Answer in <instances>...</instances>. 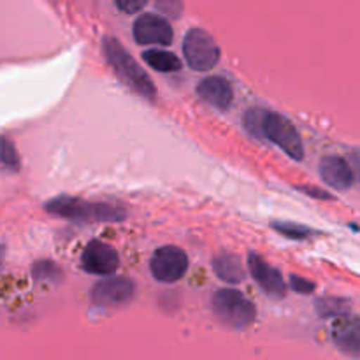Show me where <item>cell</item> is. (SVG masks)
<instances>
[{
	"mask_svg": "<svg viewBox=\"0 0 360 360\" xmlns=\"http://www.w3.org/2000/svg\"><path fill=\"white\" fill-rule=\"evenodd\" d=\"M213 311L217 319L236 330L248 329L257 316L255 304L236 288H224L213 295Z\"/></svg>",
	"mask_w": 360,
	"mask_h": 360,
	"instance_id": "cell-3",
	"label": "cell"
},
{
	"mask_svg": "<svg viewBox=\"0 0 360 360\" xmlns=\"http://www.w3.org/2000/svg\"><path fill=\"white\" fill-rule=\"evenodd\" d=\"M32 273H34L35 280H41V281L62 280V269H60L55 262H51V260H41V262H35Z\"/></svg>",
	"mask_w": 360,
	"mask_h": 360,
	"instance_id": "cell-19",
	"label": "cell"
},
{
	"mask_svg": "<svg viewBox=\"0 0 360 360\" xmlns=\"http://www.w3.org/2000/svg\"><path fill=\"white\" fill-rule=\"evenodd\" d=\"M333 341L345 354L360 355V319H348V315L336 319Z\"/></svg>",
	"mask_w": 360,
	"mask_h": 360,
	"instance_id": "cell-12",
	"label": "cell"
},
{
	"mask_svg": "<svg viewBox=\"0 0 360 360\" xmlns=\"http://www.w3.org/2000/svg\"><path fill=\"white\" fill-rule=\"evenodd\" d=\"M290 287L297 294H313V290H315V283L313 281L304 280V278L297 276V274L290 276Z\"/></svg>",
	"mask_w": 360,
	"mask_h": 360,
	"instance_id": "cell-21",
	"label": "cell"
},
{
	"mask_svg": "<svg viewBox=\"0 0 360 360\" xmlns=\"http://www.w3.org/2000/svg\"><path fill=\"white\" fill-rule=\"evenodd\" d=\"M115 2L122 11H125V13L129 14H134V13H139L141 9H144L148 0H115Z\"/></svg>",
	"mask_w": 360,
	"mask_h": 360,
	"instance_id": "cell-22",
	"label": "cell"
},
{
	"mask_svg": "<svg viewBox=\"0 0 360 360\" xmlns=\"http://www.w3.org/2000/svg\"><path fill=\"white\" fill-rule=\"evenodd\" d=\"M0 167L9 172L20 171V155L6 136H0Z\"/></svg>",
	"mask_w": 360,
	"mask_h": 360,
	"instance_id": "cell-17",
	"label": "cell"
},
{
	"mask_svg": "<svg viewBox=\"0 0 360 360\" xmlns=\"http://www.w3.org/2000/svg\"><path fill=\"white\" fill-rule=\"evenodd\" d=\"M262 137L280 146L294 160L301 162L304 158V144H302L301 136H299L297 129L292 125V122H288L285 116L278 115V112L264 111Z\"/></svg>",
	"mask_w": 360,
	"mask_h": 360,
	"instance_id": "cell-4",
	"label": "cell"
},
{
	"mask_svg": "<svg viewBox=\"0 0 360 360\" xmlns=\"http://www.w3.org/2000/svg\"><path fill=\"white\" fill-rule=\"evenodd\" d=\"M150 269L162 283H174L185 276L188 269V257L176 246H162L151 257Z\"/></svg>",
	"mask_w": 360,
	"mask_h": 360,
	"instance_id": "cell-6",
	"label": "cell"
},
{
	"mask_svg": "<svg viewBox=\"0 0 360 360\" xmlns=\"http://www.w3.org/2000/svg\"><path fill=\"white\" fill-rule=\"evenodd\" d=\"M157 9L169 18H179L183 11L181 0H157Z\"/></svg>",
	"mask_w": 360,
	"mask_h": 360,
	"instance_id": "cell-20",
	"label": "cell"
},
{
	"mask_svg": "<svg viewBox=\"0 0 360 360\" xmlns=\"http://www.w3.org/2000/svg\"><path fill=\"white\" fill-rule=\"evenodd\" d=\"M143 60L158 72H178L183 67L181 60L174 53L164 49H148L143 53Z\"/></svg>",
	"mask_w": 360,
	"mask_h": 360,
	"instance_id": "cell-15",
	"label": "cell"
},
{
	"mask_svg": "<svg viewBox=\"0 0 360 360\" xmlns=\"http://www.w3.org/2000/svg\"><path fill=\"white\" fill-rule=\"evenodd\" d=\"M248 267L252 273L253 280L257 281L264 294L269 295L271 299H283L287 294V287H285L283 276L280 271L274 269L273 266L266 262L260 255L257 253H248Z\"/></svg>",
	"mask_w": 360,
	"mask_h": 360,
	"instance_id": "cell-10",
	"label": "cell"
},
{
	"mask_svg": "<svg viewBox=\"0 0 360 360\" xmlns=\"http://www.w3.org/2000/svg\"><path fill=\"white\" fill-rule=\"evenodd\" d=\"M271 227H273L278 234L290 239H306L309 238V236H313L311 229L304 227V225L292 224V221H273Z\"/></svg>",
	"mask_w": 360,
	"mask_h": 360,
	"instance_id": "cell-18",
	"label": "cell"
},
{
	"mask_svg": "<svg viewBox=\"0 0 360 360\" xmlns=\"http://www.w3.org/2000/svg\"><path fill=\"white\" fill-rule=\"evenodd\" d=\"M354 167H355V174H357V178L360 181V151L354 153Z\"/></svg>",
	"mask_w": 360,
	"mask_h": 360,
	"instance_id": "cell-24",
	"label": "cell"
},
{
	"mask_svg": "<svg viewBox=\"0 0 360 360\" xmlns=\"http://www.w3.org/2000/svg\"><path fill=\"white\" fill-rule=\"evenodd\" d=\"M197 94L202 101L210 102L218 109H227L232 104V98H234L231 83L220 76H213L200 81L199 86H197Z\"/></svg>",
	"mask_w": 360,
	"mask_h": 360,
	"instance_id": "cell-13",
	"label": "cell"
},
{
	"mask_svg": "<svg viewBox=\"0 0 360 360\" xmlns=\"http://www.w3.org/2000/svg\"><path fill=\"white\" fill-rule=\"evenodd\" d=\"M183 53L193 70L206 72L213 69L220 60V48L214 42V39L206 30L193 28L185 35L183 41Z\"/></svg>",
	"mask_w": 360,
	"mask_h": 360,
	"instance_id": "cell-5",
	"label": "cell"
},
{
	"mask_svg": "<svg viewBox=\"0 0 360 360\" xmlns=\"http://www.w3.org/2000/svg\"><path fill=\"white\" fill-rule=\"evenodd\" d=\"M46 211L56 217L81 221H123L125 207L108 202H88L76 197H55L46 202Z\"/></svg>",
	"mask_w": 360,
	"mask_h": 360,
	"instance_id": "cell-1",
	"label": "cell"
},
{
	"mask_svg": "<svg viewBox=\"0 0 360 360\" xmlns=\"http://www.w3.org/2000/svg\"><path fill=\"white\" fill-rule=\"evenodd\" d=\"M104 53L108 62L111 63L115 72L120 76V79L125 81L136 94L143 95L150 101L155 98L157 88H155L153 81L150 79L143 67L137 65L136 60L129 55V51L116 39L104 37Z\"/></svg>",
	"mask_w": 360,
	"mask_h": 360,
	"instance_id": "cell-2",
	"label": "cell"
},
{
	"mask_svg": "<svg viewBox=\"0 0 360 360\" xmlns=\"http://www.w3.org/2000/svg\"><path fill=\"white\" fill-rule=\"evenodd\" d=\"M136 295L130 278H104L91 288V301L98 308H118L129 304Z\"/></svg>",
	"mask_w": 360,
	"mask_h": 360,
	"instance_id": "cell-7",
	"label": "cell"
},
{
	"mask_svg": "<svg viewBox=\"0 0 360 360\" xmlns=\"http://www.w3.org/2000/svg\"><path fill=\"white\" fill-rule=\"evenodd\" d=\"M316 313L322 319H340L350 315V302L340 297H323L316 301Z\"/></svg>",
	"mask_w": 360,
	"mask_h": 360,
	"instance_id": "cell-16",
	"label": "cell"
},
{
	"mask_svg": "<svg viewBox=\"0 0 360 360\" xmlns=\"http://www.w3.org/2000/svg\"><path fill=\"white\" fill-rule=\"evenodd\" d=\"M213 269L220 280L232 285L241 283L246 278L245 267H243L241 260L236 255H232V253H221V255L214 257Z\"/></svg>",
	"mask_w": 360,
	"mask_h": 360,
	"instance_id": "cell-14",
	"label": "cell"
},
{
	"mask_svg": "<svg viewBox=\"0 0 360 360\" xmlns=\"http://www.w3.org/2000/svg\"><path fill=\"white\" fill-rule=\"evenodd\" d=\"M83 269L97 276H109L120 266V257L112 246L101 241H91L81 257Z\"/></svg>",
	"mask_w": 360,
	"mask_h": 360,
	"instance_id": "cell-9",
	"label": "cell"
},
{
	"mask_svg": "<svg viewBox=\"0 0 360 360\" xmlns=\"http://www.w3.org/2000/svg\"><path fill=\"white\" fill-rule=\"evenodd\" d=\"M320 176L334 190H348L354 185L355 179L352 165L345 158L338 157V155H329V157L322 158V162H320Z\"/></svg>",
	"mask_w": 360,
	"mask_h": 360,
	"instance_id": "cell-11",
	"label": "cell"
},
{
	"mask_svg": "<svg viewBox=\"0 0 360 360\" xmlns=\"http://www.w3.org/2000/svg\"><path fill=\"white\" fill-rule=\"evenodd\" d=\"M299 190H301L302 193H306V195L315 197V199L333 200V195H330V193L323 192V190H320V188H315V186H299Z\"/></svg>",
	"mask_w": 360,
	"mask_h": 360,
	"instance_id": "cell-23",
	"label": "cell"
},
{
	"mask_svg": "<svg viewBox=\"0 0 360 360\" xmlns=\"http://www.w3.org/2000/svg\"><path fill=\"white\" fill-rule=\"evenodd\" d=\"M134 37L139 44L169 46L172 42V27L158 14H141L134 23Z\"/></svg>",
	"mask_w": 360,
	"mask_h": 360,
	"instance_id": "cell-8",
	"label": "cell"
}]
</instances>
